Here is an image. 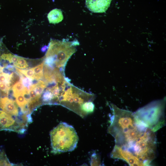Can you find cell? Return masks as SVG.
I'll return each mask as SVG.
<instances>
[{"mask_svg":"<svg viewBox=\"0 0 166 166\" xmlns=\"http://www.w3.org/2000/svg\"><path fill=\"white\" fill-rule=\"evenodd\" d=\"M16 164L11 163L3 150H0V166H13Z\"/></svg>","mask_w":166,"mask_h":166,"instance_id":"cell-13","label":"cell"},{"mask_svg":"<svg viewBox=\"0 0 166 166\" xmlns=\"http://www.w3.org/2000/svg\"><path fill=\"white\" fill-rule=\"evenodd\" d=\"M46 86L45 83L42 81L40 80L37 83L31 85L29 88V90L30 88L33 89L37 95L41 97V95Z\"/></svg>","mask_w":166,"mask_h":166,"instance_id":"cell-11","label":"cell"},{"mask_svg":"<svg viewBox=\"0 0 166 166\" xmlns=\"http://www.w3.org/2000/svg\"><path fill=\"white\" fill-rule=\"evenodd\" d=\"M0 64V97H7L12 87L11 80L13 72Z\"/></svg>","mask_w":166,"mask_h":166,"instance_id":"cell-7","label":"cell"},{"mask_svg":"<svg viewBox=\"0 0 166 166\" xmlns=\"http://www.w3.org/2000/svg\"><path fill=\"white\" fill-rule=\"evenodd\" d=\"M101 160L98 155L95 153L92 154L90 161L91 166H97L101 165Z\"/></svg>","mask_w":166,"mask_h":166,"instance_id":"cell-16","label":"cell"},{"mask_svg":"<svg viewBox=\"0 0 166 166\" xmlns=\"http://www.w3.org/2000/svg\"><path fill=\"white\" fill-rule=\"evenodd\" d=\"M44 61L38 65L32 68L36 80H39L42 78L43 76V68Z\"/></svg>","mask_w":166,"mask_h":166,"instance_id":"cell-12","label":"cell"},{"mask_svg":"<svg viewBox=\"0 0 166 166\" xmlns=\"http://www.w3.org/2000/svg\"><path fill=\"white\" fill-rule=\"evenodd\" d=\"M15 66L22 69H27L29 65L26 59L19 57L17 64Z\"/></svg>","mask_w":166,"mask_h":166,"instance_id":"cell-15","label":"cell"},{"mask_svg":"<svg viewBox=\"0 0 166 166\" xmlns=\"http://www.w3.org/2000/svg\"><path fill=\"white\" fill-rule=\"evenodd\" d=\"M28 126L0 109V131L8 130L24 133Z\"/></svg>","mask_w":166,"mask_h":166,"instance_id":"cell-5","label":"cell"},{"mask_svg":"<svg viewBox=\"0 0 166 166\" xmlns=\"http://www.w3.org/2000/svg\"><path fill=\"white\" fill-rule=\"evenodd\" d=\"M47 18L50 23L56 24L61 22L63 19L62 11L61 10L54 9L48 14Z\"/></svg>","mask_w":166,"mask_h":166,"instance_id":"cell-9","label":"cell"},{"mask_svg":"<svg viewBox=\"0 0 166 166\" xmlns=\"http://www.w3.org/2000/svg\"><path fill=\"white\" fill-rule=\"evenodd\" d=\"M76 42L61 41L51 39L44 61L51 67H64L69 59L76 51Z\"/></svg>","mask_w":166,"mask_h":166,"instance_id":"cell-3","label":"cell"},{"mask_svg":"<svg viewBox=\"0 0 166 166\" xmlns=\"http://www.w3.org/2000/svg\"><path fill=\"white\" fill-rule=\"evenodd\" d=\"M12 89L14 97L20 94H23L24 97L30 95L29 90L27 87L24 86L21 79L19 82L14 85Z\"/></svg>","mask_w":166,"mask_h":166,"instance_id":"cell-10","label":"cell"},{"mask_svg":"<svg viewBox=\"0 0 166 166\" xmlns=\"http://www.w3.org/2000/svg\"><path fill=\"white\" fill-rule=\"evenodd\" d=\"M111 158L125 161L130 166H145L143 162L130 152L115 145L110 154Z\"/></svg>","mask_w":166,"mask_h":166,"instance_id":"cell-6","label":"cell"},{"mask_svg":"<svg viewBox=\"0 0 166 166\" xmlns=\"http://www.w3.org/2000/svg\"><path fill=\"white\" fill-rule=\"evenodd\" d=\"M15 68L18 71L23 74L28 78L32 80L35 79V75L32 68L28 69H20L17 68Z\"/></svg>","mask_w":166,"mask_h":166,"instance_id":"cell-14","label":"cell"},{"mask_svg":"<svg viewBox=\"0 0 166 166\" xmlns=\"http://www.w3.org/2000/svg\"><path fill=\"white\" fill-rule=\"evenodd\" d=\"M112 0H85V5L92 12L102 13L109 7Z\"/></svg>","mask_w":166,"mask_h":166,"instance_id":"cell-8","label":"cell"},{"mask_svg":"<svg viewBox=\"0 0 166 166\" xmlns=\"http://www.w3.org/2000/svg\"><path fill=\"white\" fill-rule=\"evenodd\" d=\"M111 106L108 131L114 137L115 145L132 153L145 164H149L155 157V132L139 122L134 113Z\"/></svg>","mask_w":166,"mask_h":166,"instance_id":"cell-1","label":"cell"},{"mask_svg":"<svg viewBox=\"0 0 166 166\" xmlns=\"http://www.w3.org/2000/svg\"><path fill=\"white\" fill-rule=\"evenodd\" d=\"M53 152L72 151L76 148L78 137L74 127L65 122L60 123L50 132Z\"/></svg>","mask_w":166,"mask_h":166,"instance_id":"cell-2","label":"cell"},{"mask_svg":"<svg viewBox=\"0 0 166 166\" xmlns=\"http://www.w3.org/2000/svg\"><path fill=\"white\" fill-rule=\"evenodd\" d=\"M162 101L155 102L140 109L134 115L144 126L155 132L165 124Z\"/></svg>","mask_w":166,"mask_h":166,"instance_id":"cell-4","label":"cell"},{"mask_svg":"<svg viewBox=\"0 0 166 166\" xmlns=\"http://www.w3.org/2000/svg\"><path fill=\"white\" fill-rule=\"evenodd\" d=\"M21 79L23 85L25 87L27 88L29 87H29L32 85L31 79L28 78H25L23 77Z\"/></svg>","mask_w":166,"mask_h":166,"instance_id":"cell-17","label":"cell"}]
</instances>
